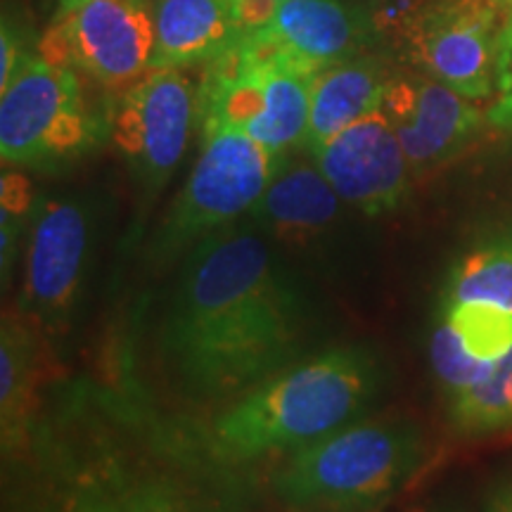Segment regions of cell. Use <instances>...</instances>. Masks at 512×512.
<instances>
[{"label":"cell","instance_id":"cell-1","mask_svg":"<svg viewBox=\"0 0 512 512\" xmlns=\"http://www.w3.org/2000/svg\"><path fill=\"white\" fill-rule=\"evenodd\" d=\"M309 306L261 235L226 228L185 254L162 328L166 361L200 399H238L304 358Z\"/></svg>","mask_w":512,"mask_h":512},{"label":"cell","instance_id":"cell-2","mask_svg":"<svg viewBox=\"0 0 512 512\" xmlns=\"http://www.w3.org/2000/svg\"><path fill=\"white\" fill-rule=\"evenodd\" d=\"M382 389V366L363 347L304 356L219 413L211 451L230 463L292 453L361 420Z\"/></svg>","mask_w":512,"mask_h":512},{"label":"cell","instance_id":"cell-3","mask_svg":"<svg viewBox=\"0 0 512 512\" xmlns=\"http://www.w3.org/2000/svg\"><path fill=\"white\" fill-rule=\"evenodd\" d=\"M422 463L425 439L411 420H356L287 453L273 486L294 508L368 510L399 494Z\"/></svg>","mask_w":512,"mask_h":512},{"label":"cell","instance_id":"cell-4","mask_svg":"<svg viewBox=\"0 0 512 512\" xmlns=\"http://www.w3.org/2000/svg\"><path fill=\"white\" fill-rule=\"evenodd\" d=\"M202 150L150 242L157 264L188 254L197 242L233 226L261 200L287 157H275L245 131L204 121Z\"/></svg>","mask_w":512,"mask_h":512},{"label":"cell","instance_id":"cell-5","mask_svg":"<svg viewBox=\"0 0 512 512\" xmlns=\"http://www.w3.org/2000/svg\"><path fill=\"white\" fill-rule=\"evenodd\" d=\"M316 76L242 34L200 81V124L219 121L245 131L275 157L304 147Z\"/></svg>","mask_w":512,"mask_h":512},{"label":"cell","instance_id":"cell-6","mask_svg":"<svg viewBox=\"0 0 512 512\" xmlns=\"http://www.w3.org/2000/svg\"><path fill=\"white\" fill-rule=\"evenodd\" d=\"M110 138V114L88 105L81 74L38 53L0 91V157L5 166L55 171Z\"/></svg>","mask_w":512,"mask_h":512},{"label":"cell","instance_id":"cell-7","mask_svg":"<svg viewBox=\"0 0 512 512\" xmlns=\"http://www.w3.org/2000/svg\"><path fill=\"white\" fill-rule=\"evenodd\" d=\"M200 128V83L185 69H150L121 91L110 110V138L140 195L166 188Z\"/></svg>","mask_w":512,"mask_h":512},{"label":"cell","instance_id":"cell-8","mask_svg":"<svg viewBox=\"0 0 512 512\" xmlns=\"http://www.w3.org/2000/svg\"><path fill=\"white\" fill-rule=\"evenodd\" d=\"M505 17L508 0H432L406 19L408 57L467 100L494 98Z\"/></svg>","mask_w":512,"mask_h":512},{"label":"cell","instance_id":"cell-9","mask_svg":"<svg viewBox=\"0 0 512 512\" xmlns=\"http://www.w3.org/2000/svg\"><path fill=\"white\" fill-rule=\"evenodd\" d=\"M155 0H83L55 15L41 55L67 64L107 91H126L150 72L155 50Z\"/></svg>","mask_w":512,"mask_h":512},{"label":"cell","instance_id":"cell-10","mask_svg":"<svg viewBox=\"0 0 512 512\" xmlns=\"http://www.w3.org/2000/svg\"><path fill=\"white\" fill-rule=\"evenodd\" d=\"M93 211L81 197H36L24 254L22 309L43 328H64L81 297L93 249Z\"/></svg>","mask_w":512,"mask_h":512},{"label":"cell","instance_id":"cell-11","mask_svg":"<svg viewBox=\"0 0 512 512\" xmlns=\"http://www.w3.org/2000/svg\"><path fill=\"white\" fill-rule=\"evenodd\" d=\"M347 207L382 216L406 200L408 164L392 121L377 110L309 152Z\"/></svg>","mask_w":512,"mask_h":512},{"label":"cell","instance_id":"cell-12","mask_svg":"<svg viewBox=\"0 0 512 512\" xmlns=\"http://www.w3.org/2000/svg\"><path fill=\"white\" fill-rule=\"evenodd\" d=\"M247 34L318 76L332 64L366 53L377 36V19L373 8L356 0H287L264 27Z\"/></svg>","mask_w":512,"mask_h":512},{"label":"cell","instance_id":"cell-13","mask_svg":"<svg viewBox=\"0 0 512 512\" xmlns=\"http://www.w3.org/2000/svg\"><path fill=\"white\" fill-rule=\"evenodd\" d=\"M382 112L392 121L396 138L411 169H430L446 162L482 131L486 112L475 100L430 79V76H392Z\"/></svg>","mask_w":512,"mask_h":512},{"label":"cell","instance_id":"cell-14","mask_svg":"<svg viewBox=\"0 0 512 512\" xmlns=\"http://www.w3.org/2000/svg\"><path fill=\"white\" fill-rule=\"evenodd\" d=\"M155 50L150 69L211 64L245 34L238 0H155Z\"/></svg>","mask_w":512,"mask_h":512},{"label":"cell","instance_id":"cell-15","mask_svg":"<svg viewBox=\"0 0 512 512\" xmlns=\"http://www.w3.org/2000/svg\"><path fill=\"white\" fill-rule=\"evenodd\" d=\"M347 204L337 195L316 162L285 159L256 207L252 221L266 233L287 242H309L332 228Z\"/></svg>","mask_w":512,"mask_h":512},{"label":"cell","instance_id":"cell-16","mask_svg":"<svg viewBox=\"0 0 512 512\" xmlns=\"http://www.w3.org/2000/svg\"><path fill=\"white\" fill-rule=\"evenodd\" d=\"M389 81V69L368 53L323 69L313 79L304 150L313 152L347 126L382 110Z\"/></svg>","mask_w":512,"mask_h":512},{"label":"cell","instance_id":"cell-17","mask_svg":"<svg viewBox=\"0 0 512 512\" xmlns=\"http://www.w3.org/2000/svg\"><path fill=\"white\" fill-rule=\"evenodd\" d=\"M482 302L512 313V226L475 242L448 273L441 304Z\"/></svg>","mask_w":512,"mask_h":512},{"label":"cell","instance_id":"cell-18","mask_svg":"<svg viewBox=\"0 0 512 512\" xmlns=\"http://www.w3.org/2000/svg\"><path fill=\"white\" fill-rule=\"evenodd\" d=\"M31 335L15 318L3 320L0 330V430L3 448L15 451L24 441L31 394Z\"/></svg>","mask_w":512,"mask_h":512},{"label":"cell","instance_id":"cell-19","mask_svg":"<svg viewBox=\"0 0 512 512\" xmlns=\"http://www.w3.org/2000/svg\"><path fill=\"white\" fill-rule=\"evenodd\" d=\"M448 415L453 427L470 437L512 430V349L482 382L451 394Z\"/></svg>","mask_w":512,"mask_h":512},{"label":"cell","instance_id":"cell-20","mask_svg":"<svg viewBox=\"0 0 512 512\" xmlns=\"http://www.w3.org/2000/svg\"><path fill=\"white\" fill-rule=\"evenodd\" d=\"M444 320L460 344L479 361L496 363L512 349V313L482 302L441 304Z\"/></svg>","mask_w":512,"mask_h":512},{"label":"cell","instance_id":"cell-21","mask_svg":"<svg viewBox=\"0 0 512 512\" xmlns=\"http://www.w3.org/2000/svg\"><path fill=\"white\" fill-rule=\"evenodd\" d=\"M36 200L31 197V185L17 171H5L0 178V271L3 283H8L19 254V240L29 233Z\"/></svg>","mask_w":512,"mask_h":512},{"label":"cell","instance_id":"cell-22","mask_svg":"<svg viewBox=\"0 0 512 512\" xmlns=\"http://www.w3.org/2000/svg\"><path fill=\"white\" fill-rule=\"evenodd\" d=\"M430 361L434 375L448 389V394H458L467 387H475L496 366V363L479 361V358L467 354V349L444 320H439V325L432 332Z\"/></svg>","mask_w":512,"mask_h":512},{"label":"cell","instance_id":"cell-23","mask_svg":"<svg viewBox=\"0 0 512 512\" xmlns=\"http://www.w3.org/2000/svg\"><path fill=\"white\" fill-rule=\"evenodd\" d=\"M41 53V38L31 27L27 12L17 3L5 0L3 22H0V91L22 72L27 62Z\"/></svg>","mask_w":512,"mask_h":512},{"label":"cell","instance_id":"cell-24","mask_svg":"<svg viewBox=\"0 0 512 512\" xmlns=\"http://www.w3.org/2000/svg\"><path fill=\"white\" fill-rule=\"evenodd\" d=\"M486 121L501 131H512V46L503 48L498 55L496 93L494 102L486 110Z\"/></svg>","mask_w":512,"mask_h":512},{"label":"cell","instance_id":"cell-25","mask_svg":"<svg viewBox=\"0 0 512 512\" xmlns=\"http://www.w3.org/2000/svg\"><path fill=\"white\" fill-rule=\"evenodd\" d=\"M280 3H287V0H238L242 29L249 31L264 27L268 19L273 17V12L278 10Z\"/></svg>","mask_w":512,"mask_h":512},{"label":"cell","instance_id":"cell-26","mask_svg":"<svg viewBox=\"0 0 512 512\" xmlns=\"http://www.w3.org/2000/svg\"><path fill=\"white\" fill-rule=\"evenodd\" d=\"M486 512H512V482L501 484L494 494L489 496Z\"/></svg>","mask_w":512,"mask_h":512},{"label":"cell","instance_id":"cell-27","mask_svg":"<svg viewBox=\"0 0 512 512\" xmlns=\"http://www.w3.org/2000/svg\"><path fill=\"white\" fill-rule=\"evenodd\" d=\"M512 46V0H508V17H505V27L501 34V50Z\"/></svg>","mask_w":512,"mask_h":512},{"label":"cell","instance_id":"cell-28","mask_svg":"<svg viewBox=\"0 0 512 512\" xmlns=\"http://www.w3.org/2000/svg\"><path fill=\"white\" fill-rule=\"evenodd\" d=\"M53 3H55V12H53V17H55V15H64V12L76 8V5H81L83 0H53Z\"/></svg>","mask_w":512,"mask_h":512},{"label":"cell","instance_id":"cell-29","mask_svg":"<svg viewBox=\"0 0 512 512\" xmlns=\"http://www.w3.org/2000/svg\"><path fill=\"white\" fill-rule=\"evenodd\" d=\"M117 512H147V510H117Z\"/></svg>","mask_w":512,"mask_h":512},{"label":"cell","instance_id":"cell-30","mask_svg":"<svg viewBox=\"0 0 512 512\" xmlns=\"http://www.w3.org/2000/svg\"><path fill=\"white\" fill-rule=\"evenodd\" d=\"M434 512H453V510H434Z\"/></svg>","mask_w":512,"mask_h":512}]
</instances>
